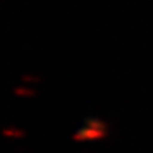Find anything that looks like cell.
Listing matches in <instances>:
<instances>
[{
    "label": "cell",
    "mask_w": 153,
    "mask_h": 153,
    "mask_svg": "<svg viewBox=\"0 0 153 153\" xmlns=\"http://www.w3.org/2000/svg\"><path fill=\"white\" fill-rule=\"evenodd\" d=\"M105 136V123L100 120H88L86 127L74 134L75 141H95Z\"/></svg>",
    "instance_id": "6da1fadb"
}]
</instances>
